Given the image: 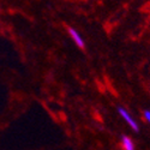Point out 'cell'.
I'll return each mask as SVG.
<instances>
[{"label": "cell", "instance_id": "1", "mask_svg": "<svg viewBox=\"0 0 150 150\" xmlns=\"http://www.w3.org/2000/svg\"><path fill=\"white\" fill-rule=\"evenodd\" d=\"M118 112H119V114L121 115V118L126 121V124L129 125V126L133 130V131H138V124L136 122V120L132 118V115L129 113V112L125 109V108H122V107H119L118 108Z\"/></svg>", "mask_w": 150, "mask_h": 150}, {"label": "cell", "instance_id": "2", "mask_svg": "<svg viewBox=\"0 0 150 150\" xmlns=\"http://www.w3.org/2000/svg\"><path fill=\"white\" fill-rule=\"evenodd\" d=\"M69 34H70V36H71V39L73 40V42L76 43L79 48H84V47H85V43H84L83 37L81 36V34H79L77 30H74L73 28H69Z\"/></svg>", "mask_w": 150, "mask_h": 150}, {"label": "cell", "instance_id": "3", "mask_svg": "<svg viewBox=\"0 0 150 150\" xmlns=\"http://www.w3.org/2000/svg\"><path fill=\"white\" fill-rule=\"evenodd\" d=\"M121 146L124 150H136L134 143L129 136H121Z\"/></svg>", "mask_w": 150, "mask_h": 150}, {"label": "cell", "instance_id": "4", "mask_svg": "<svg viewBox=\"0 0 150 150\" xmlns=\"http://www.w3.org/2000/svg\"><path fill=\"white\" fill-rule=\"evenodd\" d=\"M143 115H144V119L150 124V110H144Z\"/></svg>", "mask_w": 150, "mask_h": 150}]
</instances>
